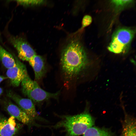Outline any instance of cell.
Segmentation results:
<instances>
[{
	"instance_id": "obj_1",
	"label": "cell",
	"mask_w": 136,
	"mask_h": 136,
	"mask_svg": "<svg viewBox=\"0 0 136 136\" xmlns=\"http://www.w3.org/2000/svg\"><path fill=\"white\" fill-rule=\"evenodd\" d=\"M88 63L85 51L78 40L71 41L62 50L60 67L66 81L70 82L76 79L86 69Z\"/></svg>"
},
{
	"instance_id": "obj_2",
	"label": "cell",
	"mask_w": 136,
	"mask_h": 136,
	"mask_svg": "<svg viewBox=\"0 0 136 136\" xmlns=\"http://www.w3.org/2000/svg\"><path fill=\"white\" fill-rule=\"evenodd\" d=\"M94 123L93 119L87 113L74 116H67L58 123L57 127H63L66 132V136H79L83 134Z\"/></svg>"
},
{
	"instance_id": "obj_3",
	"label": "cell",
	"mask_w": 136,
	"mask_h": 136,
	"mask_svg": "<svg viewBox=\"0 0 136 136\" xmlns=\"http://www.w3.org/2000/svg\"><path fill=\"white\" fill-rule=\"evenodd\" d=\"M21 84L23 94L36 103H40L51 98L57 99L60 93V91L51 93L44 90L40 87L36 81L32 80L28 75Z\"/></svg>"
},
{
	"instance_id": "obj_4",
	"label": "cell",
	"mask_w": 136,
	"mask_h": 136,
	"mask_svg": "<svg viewBox=\"0 0 136 136\" xmlns=\"http://www.w3.org/2000/svg\"><path fill=\"white\" fill-rule=\"evenodd\" d=\"M133 29L126 28L118 29L113 34L108 47L110 51L118 54L124 53L129 49L135 33Z\"/></svg>"
},
{
	"instance_id": "obj_5",
	"label": "cell",
	"mask_w": 136,
	"mask_h": 136,
	"mask_svg": "<svg viewBox=\"0 0 136 136\" xmlns=\"http://www.w3.org/2000/svg\"><path fill=\"white\" fill-rule=\"evenodd\" d=\"M9 40L16 49L19 58L24 61H28L36 53L29 44L23 38L11 36Z\"/></svg>"
},
{
	"instance_id": "obj_6",
	"label": "cell",
	"mask_w": 136,
	"mask_h": 136,
	"mask_svg": "<svg viewBox=\"0 0 136 136\" xmlns=\"http://www.w3.org/2000/svg\"><path fill=\"white\" fill-rule=\"evenodd\" d=\"M8 97L14 101L32 120L38 119V115L33 102L28 98L21 97L11 90L7 91Z\"/></svg>"
},
{
	"instance_id": "obj_7",
	"label": "cell",
	"mask_w": 136,
	"mask_h": 136,
	"mask_svg": "<svg viewBox=\"0 0 136 136\" xmlns=\"http://www.w3.org/2000/svg\"><path fill=\"white\" fill-rule=\"evenodd\" d=\"M15 64L13 67L7 69L6 72L7 77L10 80L14 86H18L28 75L25 65L17 58L15 59Z\"/></svg>"
},
{
	"instance_id": "obj_8",
	"label": "cell",
	"mask_w": 136,
	"mask_h": 136,
	"mask_svg": "<svg viewBox=\"0 0 136 136\" xmlns=\"http://www.w3.org/2000/svg\"><path fill=\"white\" fill-rule=\"evenodd\" d=\"M21 127L13 117L8 118L0 114V136H16Z\"/></svg>"
},
{
	"instance_id": "obj_9",
	"label": "cell",
	"mask_w": 136,
	"mask_h": 136,
	"mask_svg": "<svg viewBox=\"0 0 136 136\" xmlns=\"http://www.w3.org/2000/svg\"><path fill=\"white\" fill-rule=\"evenodd\" d=\"M4 101V109L11 116L24 124L29 126L32 124L33 121L19 107L9 99H6Z\"/></svg>"
},
{
	"instance_id": "obj_10",
	"label": "cell",
	"mask_w": 136,
	"mask_h": 136,
	"mask_svg": "<svg viewBox=\"0 0 136 136\" xmlns=\"http://www.w3.org/2000/svg\"><path fill=\"white\" fill-rule=\"evenodd\" d=\"M28 62L33 70L36 81L41 80L46 71L45 61L43 57L36 54Z\"/></svg>"
},
{
	"instance_id": "obj_11",
	"label": "cell",
	"mask_w": 136,
	"mask_h": 136,
	"mask_svg": "<svg viewBox=\"0 0 136 136\" xmlns=\"http://www.w3.org/2000/svg\"><path fill=\"white\" fill-rule=\"evenodd\" d=\"M0 60L4 66L7 69L13 67L16 61L13 56L0 44Z\"/></svg>"
},
{
	"instance_id": "obj_12",
	"label": "cell",
	"mask_w": 136,
	"mask_h": 136,
	"mask_svg": "<svg viewBox=\"0 0 136 136\" xmlns=\"http://www.w3.org/2000/svg\"><path fill=\"white\" fill-rule=\"evenodd\" d=\"M83 136H112L110 132L105 129L92 127L88 129Z\"/></svg>"
},
{
	"instance_id": "obj_13",
	"label": "cell",
	"mask_w": 136,
	"mask_h": 136,
	"mask_svg": "<svg viewBox=\"0 0 136 136\" xmlns=\"http://www.w3.org/2000/svg\"><path fill=\"white\" fill-rule=\"evenodd\" d=\"M135 122L128 121L124 125L122 136H136Z\"/></svg>"
},
{
	"instance_id": "obj_14",
	"label": "cell",
	"mask_w": 136,
	"mask_h": 136,
	"mask_svg": "<svg viewBox=\"0 0 136 136\" xmlns=\"http://www.w3.org/2000/svg\"><path fill=\"white\" fill-rule=\"evenodd\" d=\"M132 1L131 0H115L111 1V2L115 9L119 10L132 3Z\"/></svg>"
},
{
	"instance_id": "obj_15",
	"label": "cell",
	"mask_w": 136,
	"mask_h": 136,
	"mask_svg": "<svg viewBox=\"0 0 136 136\" xmlns=\"http://www.w3.org/2000/svg\"><path fill=\"white\" fill-rule=\"evenodd\" d=\"M16 1L20 5L25 6L39 5L45 2L43 0H16Z\"/></svg>"
},
{
	"instance_id": "obj_16",
	"label": "cell",
	"mask_w": 136,
	"mask_h": 136,
	"mask_svg": "<svg viewBox=\"0 0 136 136\" xmlns=\"http://www.w3.org/2000/svg\"><path fill=\"white\" fill-rule=\"evenodd\" d=\"M92 21V18L91 16L88 15L84 16L82 19V27L81 29L84 28L89 25Z\"/></svg>"
},
{
	"instance_id": "obj_17",
	"label": "cell",
	"mask_w": 136,
	"mask_h": 136,
	"mask_svg": "<svg viewBox=\"0 0 136 136\" xmlns=\"http://www.w3.org/2000/svg\"><path fill=\"white\" fill-rule=\"evenodd\" d=\"M8 78L7 77H5L0 75V83L3 80Z\"/></svg>"
},
{
	"instance_id": "obj_18",
	"label": "cell",
	"mask_w": 136,
	"mask_h": 136,
	"mask_svg": "<svg viewBox=\"0 0 136 136\" xmlns=\"http://www.w3.org/2000/svg\"><path fill=\"white\" fill-rule=\"evenodd\" d=\"M3 89L1 87H0V96L2 95L3 93Z\"/></svg>"
}]
</instances>
